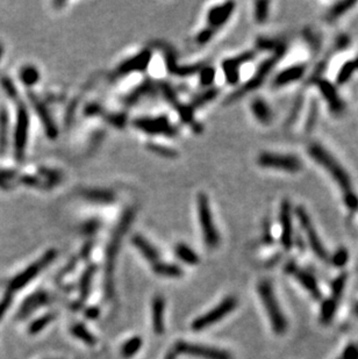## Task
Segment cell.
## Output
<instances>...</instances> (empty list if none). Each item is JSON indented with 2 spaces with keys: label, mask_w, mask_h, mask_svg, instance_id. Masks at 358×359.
<instances>
[{
  "label": "cell",
  "mask_w": 358,
  "mask_h": 359,
  "mask_svg": "<svg viewBox=\"0 0 358 359\" xmlns=\"http://www.w3.org/2000/svg\"><path fill=\"white\" fill-rule=\"evenodd\" d=\"M93 272L94 268H89L88 271H85L84 275H83L82 280H80V296H82V299H86V296L89 294Z\"/></svg>",
  "instance_id": "obj_30"
},
{
  "label": "cell",
  "mask_w": 358,
  "mask_h": 359,
  "mask_svg": "<svg viewBox=\"0 0 358 359\" xmlns=\"http://www.w3.org/2000/svg\"><path fill=\"white\" fill-rule=\"evenodd\" d=\"M258 294L261 300L263 301L265 310H267L268 320L274 332L277 334H284L287 329V321H286L284 313L279 307L276 295L272 290V285L268 280H263L258 284Z\"/></svg>",
  "instance_id": "obj_2"
},
{
  "label": "cell",
  "mask_w": 358,
  "mask_h": 359,
  "mask_svg": "<svg viewBox=\"0 0 358 359\" xmlns=\"http://www.w3.org/2000/svg\"><path fill=\"white\" fill-rule=\"evenodd\" d=\"M357 1L354 0H343V1H339L334 4L327 14L328 21H335L340 17L344 16L347 12H349L354 6H356Z\"/></svg>",
  "instance_id": "obj_21"
},
{
  "label": "cell",
  "mask_w": 358,
  "mask_h": 359,
  "mask_svg": "<svg viewBox=\"0 0 358 359\" xmlns=\"http://www.w3.org/2000/svg\"><path fill=\"white\" fill-rule=\"evenodd\" d=\"M149 59V54H142L140 55L139 57L130 59L128 61L126 64H124V67H121V72L122 71H132V70H136V69H141V68L144 67L147 64Z\"/></svg>",
  "instance_id": "obj_28"
},
{
  "label": "cell",
  "mask_w": 358,
  "mask_h": 359,
  "mask_svg": "<svg viewBox=\"0 0 358 359\" xmlns=\"http://www.w3.org/2000/svg\"><path fill=\"white\" fill-rule=\"evenodd\" d=\"M268 1H257L255 5V17L256 21L258 23H264L268 17Z\"/></svg>",
  "instance_id": "obj_31"
},
{
  "label": "cell",
  "mask_w": 358,
  "mask_h": 359,
  "mask_svg": "<svg viewBox=\"0 0 358 359\" xmlns=\"http://www.w3.org/2000/svg\"><path fill=\"white\" fill-rule=\"evenodd\" d=\"M22 78L26 83H29V84H32V83L37 81L38 76H37L36 71H35L34 69H32V68H28V69H26L25 71H23Z\"/></svg>",
  "instance_id": "obj_38"
},
{
  "label": "cell",
  "mask_w": 358,
  "mask_h": 359,
  "mask_svg": "<svg viewBox=\"0 0 358 359\" xmlns=\"http://www.w3.org/2000/svg\"><path fill=\"white\" fill-rule=\"evenodd\" d=\"M332 260H333L334 265L340 266V268H341V266H343L345 263L348 262V251L345 250V249H340V250L334 255Z\"/></svg>",
  "instance_id": "obj_36"
},
{
  "label": "cell",
  "mask_w": 358,
  "mask_h": 359,
  "mask_svg": "<svg viewBox=\"0 0 358 359\" xmlns=\"http://www.w3.org/2000/svg\"><path fill=\"white\" fill-rule=\"evenodd\" d=\"M285 50H286L285 46L280 47L279 49H277L276 51H274L273 56H271L270 58H268L267 61H264L263 63L259 65L257 71H256L255 76H253L252 78L250 79V81L248 82L242 88H241V90H238L236 92V94H235V96H233L232 99H234V98L242 97L243 94H246V93H248V92H250L252 90H256V88L259 87V86L263 84V82L265 81V79H267L268 73H270L271 71L274 69L276 64L278 63L280 59L283 58V56H284V54H285Z\"/></svg>",
  "instance_id": "obj_4"
},
{
  "label": "cell",
  "mask_w": 358,
  "mask_h": 359,
  "mask_svg": "<svg viewBox=\"0 0 358 359\" xmlns=\"http://www.w3.org/2000/svg\"><path fill=\"white\" fill-rule=\"evenodd\" d=\"M88 197L92 200H101V201H108L112 200V197L109 194H106L105 192H97V191H92L91 193L88 194Z\"/></svg>",
  "instance_id": "obj_40"
},
{
  "label": "cell",
  "mask_w": 358,
  "mask_h": 359,
  "mask_svg": "<svg viewBox=\"0 0 358 359\" xmlns=\"http://www.w3.org/2000/svg\"><path fill=\"white\" fill-rule=\"evenodd\" d=\"M176 255H177L183 262L191 264V265H196V264H198L199 262L198 255H197L192 249L185 244H178L177 247H176Z\"/></svg>",
  "instance_id": "obj_23"
},
{
  "label": "cell",
  "mask_w": 358,
  "mask_h": 359,
  "mask_svg": "<svg viewBox=\"0 0 358 359\" xmlns=\"http://www.w3.org/2000/svg\"><path fill=\"white\" fill-rule=\"evenodd\" d=\"M164 300L156 296L153 301V327L157 335L164 331Z\"/></svg>",
  "instance_id": "obj_20"
},
{
  "label": "cell",
  "mask_w": 358,
  "mask_h": 359,
  "mask_svg": "<svg viewBox=\"0 0 358 359\" xmlns=\"http://www.w3.org/2000/svg\"><path fill=\"white\" fill-rule=\"evenodd\" d=\"M98 314H99V309L98 308L91 307L86 310V315H88L89 319H95L98 316Z\"/></svg>",
  "instance_id": "obj_42"
},
{
  "label": "cell",
  "mask_w": 358,
  "mask_h": 359,
  "mask_svg": "<svg viewBox=\"0 0 358 359\" xmlns=\"http://www.w3.org/2000/svg\"><path fill=\"white\" fill-rule=\"evenodd\" d=\"M55 257H56L55 250L48 251L40 260H37L36 263L33 264V265L29 266L28 269H26L22 274L17 275V277L12 280V283L10 285V290L17 291V290L22 289V287L25 286L26 284H28L33 278L36 277V275L40 274V272L42 271L46 266L49 265Z\"/></svg>",
  "instance_id": "obj_8"
},
{
  "label": "cell",
  "mask_w": 358,
  "mask_h": 359,
  "mask_svg": "<svg viewBox=\"0 0 358 359\" xmlns=\"http://www.w3.org/2000/svg\"><path fill=\"white\" fill-rule=\"evenodd\" d=\"M71 331H72V334L76 336L77 338H79L80 341H83V342L88 344V345H95V343H97V340H95V337L93 336V335L90 332L88 329H86L84 325H80V323H78V325H74L72 329H71Z\"/></svg>",
  "instance_id": "obj_27"
},
{
  "label": "cell",
  "mask_w": 358,
  "mask_h": 359,
  "mask_svg": "<svg viewBox=\"0 0 358 359\" xmlns=\"http://www.w3.org/2000/svg\"><path fill=\"white\" fill-rule=\"evenodd\" d=\"M354 64H355V68H356V71L358 70V57L356 59H354Z\"/></svg>",
  "instance_id": "obj_44"
},
{
  "label": "cell",
  "mask_w": 358,
  "mask_h": 359,
  "mask_svg": "<svg viewBox=\"0 0 358 359\" xmlns=\"http://www.w3.org/2000/svg\"><path fill=\"white\" fill-rule=\"evenodd\" d=\"M316 118H318V107H316L315 103H313L312 107H311V111H309V117H308V119H307L306 128L308 129V132L313 128V126L315 124Z\"/></svg>",
  "instance_id": "obj_37"
},
{
  "label": "cell",
  "mask_w": 358,
  "mask_h": 359,
  "mask_svg": "<svg viewBox=\"0 0 358 359\" xmlns=\"http://www.w3.org/2000/svg\"><path fill=\"white\" fill-rule=\"evenodd\" d=\"M234 2H227V4H223L222 6L213 8L211 11L210 16H208V22H210L211 28H216L222 26L228 20V17H231L233 11H234Z\"/></svg>",
  "instance_id": "obj_16"
},
{
  "label": "cell",
  "mask_w": 358,
  "mask_h": 359,
  "mask_svg": "<svg viewBox=\"0 0 358 359\" xmlns=\"http://www.w3.org/2000/svg\"><path fill=\"white\" fill-rule=\"evenodd\" d=\"M356 72V68H355L354 61H348L342 65L341 69L339 71V75H337L336 82L337 84L343 85L345 83H348L351 79V77L354 76V73Z\"/></svg>",
  "instance_id": "obj_26"
},
{
  "label": "cell",
  "mask_w": 358,
  "mask_h": 359,
  "mask_svg": "<svg viewBox=\"0 0 358 359\" xmlns=\"http://www.w3.org/2000/svg\"><path fill=\"white\" fill-rule=\"evenodd\" d=\"M336 306H337V302L334 301L333 299L324 301L323 306H322V310H321L322 320H323L324 322H329L330 320L333 319L334 314H335V310H336Z\"/></svg>",
  "instance_id": "obj_32"
},
{
  "label": "cell",
  "mask_w": 358,
  "mask_h": 359,
  "mask_svg": "<svg viewBox=\"0 0 358 359\" xmlns=\"http://www.w3.org/2000/svg\"><path fill=\"white\" fill-rule=\"evenodd\" d=\"M306 72V67L304 64H295L290 68H286L274 77L273 86L274 87H284L292 83L299 81Z\"/></svg>",
  "instance_id": "obj_13"
},
{
  "label": "cell",
  "mask_w": 358,
  "mask_h": 359,
  "mask_svg": "<svg viewBox=\"0 0 358 359\" xmlns=\"http://www.w3.org/2000/svg\"><path fill=\"white\" fill-rule=\"evenodd\" d=\"M343 201H344L345 206L351 212H357L358 210V197L355 193V191L350 192V193L343 194Z\"/></svg>",
  "instance_id": "obj_34"
},
{
  "label": "cell",
  "mask_w": 358,
  "mask_h": 359,
  "mask_svg": "<svg viewBox=\"0 0 358 359\" xmlns=\"http://www.w3.org/2000/svg\"><path fill=\"white\" fill-rule=\"evenodd\" d=\"M133 243L134 245L142 252L143 256L147 258L149 262L154 264L160 262V255H158L157 250L147 241V239H143L142 236H134Z\"/></svg>",
  "instance_id": "obj_19"
},
{
  "label": "cell",
  "mask_w": 358,
  "mask_h": 359,
  "mask_svg": "<svg viewBox=\"0 0 358 359\" xmlns=\"http://www.w3.org/2000/svg\"><path fill=\"white\" fill-rule=\"evenodd\" d=\"M132 214H130V213H127V214L125 215L124 220L120 222V224H119L118 229H116V231L114 233V236H113V239L111 241V244H109V247H108V251H107V275H108V279H107V281H109V275H111L112 271H113L112 270L113 263H114L115 256H116V254H118L121 239L124 237L128 225H129L130 219H132Z\"/></svg>",
  "instance_id": "obj_12"
},
{
  "label": "cell",
  "mask_w": 358,
  "mask_h": 359,
  "mask_svg": "<svg viewBox=\"0 0 358 359\" xmlns=\"http://www.w3.org/2000/svg\"><path fill=\"white\" fill-rule=\"evenodd\" d=\"M27 128H28V119H27L26 111L21 108L19 109V119H18L16 135V145L18 154H21L23 151V147H25L27 137Z\"/></svg>",
  "instance_id": "obj_18"
},
{
  "label": "cell",
  "mask_w": 358,
  "mask_h": 359,
  "mask_svg": "<svg viewBox=\"0 0 358 359\" xmlns=\"http://www.w3.org/2000/svg\"><path fill=\"white\" fill-rule=\"evenodd\" d=\"M295 215H297L298 220L300 222L301 228H303L304 233H305L307 239H308V243L309 245H311L312 250L314 251V254L320 258V259L326 262L328 259V252L326 250V248H324L321 239L319 237L318 233H316L314 224H313V222L311 220V216L308 215L307 210L301 206L295 208Z\"/></svg>",
  "instance_id": "obj_5"
},
{
  "label": "cell",
  "mask_w": 358,
  "mask_h": 359,
  "mask_svg": "<svg viewBox=\"0 0 358 359\" xmlns=\"http://www.w3.org/2000/svg\"><path fill=\"white\" fill-rule=\"evenodd\" d=\"M154 271L157 274L164 275V277H179V275H181L180 268L172 265V264H165L162 262L154 264Z\"/></svg>",
  "instance_id": "obj_24"
},
{
  "label": "cell",
  "mask_w": 358,
  "mask_h": 359,
  "mask_svg": "<svg viewBox=\"0 0 358 359\" xmlns=\"http://www.w3.org/2000/svg\"><path fill=\"white\" fill-rule=\"evenodd\" d=\"M315 84L319 87V90H320L323 99L327 102L330 111H332L334 114H341V113L344 111L345 106L344 103L342 102L341 97L337 93L335 86H334L329 81L323 78L316 79Z\"/></svg>",
  "instance_id": "obj_11"
},
{
  "label": "cell",
  "mask_w": 358,
  "mask_h": 359,
  "mask_svg": "<svg viewBox=\"0 0 358 359\" xmlns=\"http://www.w3.org/2000/svg\"><path fill=\"white\" fill-rule=\"evenodd\" d=\"M174 350L177 354H185L204 359H232L231 355L222 350L210 348V346L196 345V344L186 342H178Z\"/></svg>",
  "instance_id": "obj_9"
},
{
  "label": "cell",
  "mask_w": 358,
  "mask_h": 359,
  "mask_svg": "<svg viewBox=\"0 0 358 359\" xmlns=\"http://www.w3.org/2000/svg\"><path fill=\"white\" fill-rule=\"evenodd\" d=\"M255 57L253 52H246V54L240 55L236 58L227 59L226 62H223V71H225L227 81L231 84H235L238 81V76H240V67L246 62H249L250 59Z\"/></svg>",
  "instance_id": "obj_15"
},
{
  "label": "cell",
  "mask_w": 358,
  "mask_h": 359,
  "mask_svg": "<svg viewBox=\"0 0 358 359\" xmlns=\"http://www.w3.org/2000/svg\"><path fill=\"white\" fill-rule=\"evenodd\" d=\"M345 281H347V275L341 274L333 283V296H332V299L334 301L337 302V300L340 299V296H341V294L343 293V289H344V286H345Z\"/></svg>",
  "instance_id": "obj_33"
},
{
  "label": "cell",
  "mask_w": 358,
  "mask_h": 359,
  "mask_svg": "<svg viewBox=\"0 0 358 359\" xmlns=\"http://www.w3.org/2000/svg\"><path fill=\"white\" fill-rule=\"evenodd\" d=\"M307 153L313 161L321 165L329 173V176L335 180V183H337V185L342 189L343 194L350 193L354 191L353 183H351L350 176H349L347 170L321 144L312 143L307 149Z\"/></svg>",
  "instance_id": "obj_1"
},
{
  "label": "cell",
  "mask_w": 358,
  "mask_h": 359,
  "mask_svg": "<svg viewBox=\"0 0 358 359\" xmlns=\"http://www.w3.org/2000/svg\"><path fill=\"white\" fill-rule=\"evenodd\" d=\"M12 302V293L11 292H7L4 296V299H2L1 302H0V319H1L2 315L5 314V311L7 310V308L10 307Z\"/></svg>",
  "instance_id": "obj_39"
},
{
  "label": "cell",
  "mask_w": 358,
  "mask_h": 359,
  "mask_svg": "<svg viewBox=\"0 0 358 359\" xmlns=\"http://www.w3.org/2000/svg\"><path fill=\"white\" fill-rule=\"evenodd\" d=\"M177 355H178L177 352H176L175 350H172V351L169 352L168 356L165 357V359H176V356H177Z\"/></svg>",
  "instance_id": "obj_43"
},
{
  "label": "cell",
  "mask_w": 358,
  "mask_h": 359,
  "mask_svg": "<svg viewBox=\"0 0 358 359\" xmlns=\"http://www.w3.org/2000/svg\"><path fill=\"white\" fill-rule=\"evenodd\" d=\"M292 206L288 200H283L280 204L279 221H280V243L285 250H290L293 247V224H292Z\"/></svg>",
  "instance_id": "obj_10"
},
{
  "label": "cell",
  "mask_w": 358,
  "mask_h": 359,
  "mask_svg": "<svg viewBox=\"0 0 358 359\" xmlns=\"http://www.w3.org/2000/svg\"><path fill=\"white\" fill-rule=\"evenodd\" d=\"M344 359H356L357 358V351L355 348H349L347 351L344 352Z\"/></svg>",
  "instance_id": "obj_41"
},
{
  "label": "cell",
  "mask_w": 358,
  "mask_h": 359,
  "mask_svg": "<svg viewBox=\"0 0 358 359\" xmlns=\"http://www.w3.org/2000/svg\"><path fill=\"white\" fill-rule=\"evenodd\" d=\"M258 165L265 169L297 173L303 169V162L298 156L288 154L262 153L257 158Z\"/></svg>",
  "instance_id": "obj_3"
},
{
  "label": "cell",
  "mask_w": 358,
  "mask_h": 359,
  "mask_svg": "<svg viewBox=\"0 0 358 359\" xmlns=\"http://www.w3.org/2000/svg\"><path fill=\"white\" fill-rule=\"evenodd\" d=\"M54 319H55V314L50 313V314H47V315H44L42 317H40V319L35 320V321L32 323L31 327H29V332L34 335V334H36V332L41 331L43 328H46L47 325H49V323L52 322Z\"/></svg>",
  "instance_id": "obj_29"
},
{
  "label": "cell",
  "mask_w": 358,
  "mask_h": 359,
  "mask_svg": "<svg viewBox=\"0 0 358 359\" xmlns=\"http://www.w3.org/2000/svg\"><path fill=\"white\" fill-rule=\"evenodd\" d=\"M257 46L261 49H267V50H271V49H279L280 47H283L284 44L277 42L276 40H271V38H259Z\"/></svg>",
  "instance_id": "obj_35"
},
{
  "label": "cell",
  "mask_w": 358,
  "mask_h": 359,
  "mask_svg": "<svg viewBox=\"0 0 358 359\" xmlns=\"http://www.w3.org/2000/svg\"><path fill=\"white\" fill-rule=\"evenodd\" d=\"M142 346V340L140 337H133L130 338L129 341H127L126 343L124 344L121 349V356L124 358H132L133 356H135V354L141 349Z\"/></svg>",
  "instance_id": "obj_25"
},
{
  "label": "cell",
  "mask_w": 358,
  "mask_h": 359,
  "mask_svg": "<svg viewBox=\"0 0 358 359\" xmlns=\"http://www.w3.org/2000/svg\"><path fill=\"white\" fill-rule=\"evenodd\" d=\"M237 305V300L233 296H229L226 300H223L219 306H216L214 309L208 311L207 314L202 315L197 319L195 322L192 323V329L193 330H202V329L211 327L214 323L219 322L220 320H222L226 315H228L231 311L235 309Z\"/></svg>",
  "instance_id": "obj_7"
},
{
  "label": "cell",
  "mask_w": 358,
  "mask_h": 359,
  "mask_svg": "<svg viewBox=\"0 0 358 359\" xmlns=\"http://www.w3.org/2000/svg\"><path fill=\"white\" fill-rule=\"evenodd\" d=\"M47 300H48V296L46 293H43V292L35 293L34 295L29 296V298L23 302L20 314H21L22 316H25L27 315V314L32 313L33 310L36 309L38 306L43 305L44 302H47Z\"/></svg>",
  "instance_id": "obj_22"
},
{
  "label": "cell",
  "mask_w": 358,
  "mask_h": 359,
  "mask_svg": "<svg viewBox=\"0 0 358 359\" xmlns=\"http://www.w3.org/2000/svg\"><path fill=\"white\" fill-rule=\"evenodd\" d=\"M198 210L199 220H200V225L202 234H204L205 237V241L207 243L208 247L215 248L219 244L220 237L219 234H217L216 228L214 227L213 220H212L210 204H208L207 197H205V194H200L198 197Z\"/></svg>",
  "instance_id": "obj_6"
},
{
  "label": "cell",
  "mask_w": 358,
  "mask_h": 359,
  "mask_svg": "<svg viewBox=\"0 0 358 359\" xmlns=\"http://www.w3.org/2000/svg\"><path fill=\"white\" fill-rule=\"evenodd\" d=\"M251 111L258 122L262 124H268L272 121V109L263 99L257 98V99L253 100L251 103Z\"/></svg>",
  "instance_id": "obj_17"
},
{
  "label": "cell",
  "mask_w": 358,
  "mask_h": 359,
  "mask_svg": "<svg viewBox=\"0 0 358 359\" xmlns=\"http://www.w3.org/2000/svg\"><path fill=\"white\" fill-rule=\"evenodd\" d=\"M286 271L293 274L294 277L300 281L301 285H303L307 291H309V293H311L315 299L320 298L321 294H320V291H319L318 284H316L315 279L313 278L308 272L304 271L303 269H299L293 263H290L287 266H286Z\"/></svg>",
  "instance_id": "obj_14"
}]
</instances>
